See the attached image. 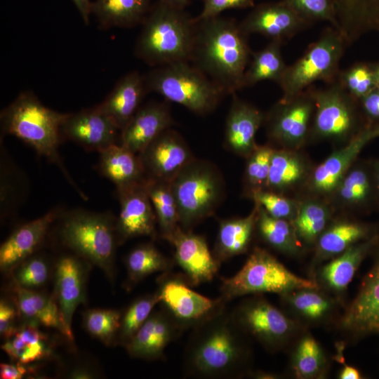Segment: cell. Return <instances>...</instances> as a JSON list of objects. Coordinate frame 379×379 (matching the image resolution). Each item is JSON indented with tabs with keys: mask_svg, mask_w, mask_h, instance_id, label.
<instances>
[{
	"mask_svg": "<svg viewBox=\"0 0 379 379\" xmlns=\"http://www.w3.org/2000/svg\"><path fill=\"white\" fill-rule=\"evenodd\" d=\"M192 329L183 355L185 376L235 378L252 371L248 335L226 307Z\"/></svg>",
	"mask_w": 379,
	"mask_h": 379,
	"instance_id": "cell-1",
	"label": "cell"
},
{
	"mask_svg": "<svg viewBox=\"0 0 379 379\" xmlns=\"http://www.w3.org/2000/svg\"><path fill=\"white\" fill-rule=\"evenodd\" d=\"M196 19V18H195ZM190 60L225 95L244 88V77L253 52L246 34L234 18L197 20Z\"/></svg>",
	"mask_w": 379,
	"mask_h": 379,
	"instance_id": "cell-2",
	"label": "cell"
},
{
	"mask_svg": "<svg viewBox=\"0 0 379 379\" xmlns=\"http://www.w3.org/2000/svg\"><path fill=\"white\" fill-rule=\"evenodd\" d=\"M66 115L45 106L32 92L23 91L1 110V127L3 133L17 137L57 165L79 194L86 199L59 154V145L62 141L60 128Z\"/></svg>",
	"mask_w": 379,
	"mask_h": 379,
	"instance_id": "cell-3",
	"label": "cell"
},
{
	"mask_svg": "<svg viewBox=\"0 0 379 379\" xmlns=\"http://www.w3.org/2000/svg\"><path fill=\"white\" fill-rule=\"evenodd\" d=\"M141 25L134 48L138 58L153 67L190 62L197 21L185 9L157 1Z\"/></svg>",
	"mask_w": 379,
	"mask_h": 379,
	"instance_id": "cell-4",
	"label": "cell"
},
{
	"mask_svg": "<svg viewBox=\"0 0 379 379\" xmlns=\"http://www.w3.org/2000/svg\"><path fill=\"white\" fill-rule=\"evenodd\" d=\"M225 180L212 162L194 158L171 182L182 230L192 229L213 215L225 195Z\"/></svg>",
	"mask_w": 379,
	"mask_h": 379,
	"instance_id": "cell-5",
	"label": "cell"
},
{
	"mask_svg": "<svg viewBox=\"0 0 379 379\" xmlns=\"http://www.w3.org/2000/svg\"><path fill=\"white\" fill-rule=\"evenodd\" d=\"M145 77L148 93H156L166 100L201 116L214 111L226 95L218 86L188 61L155 67Z\"/></svg>",
	"mask_w": 379,
	"mask_h": 379,
	"instance_id": "cell-6",
	"label": "cell"
},
{
	"mask_svg": "<svg viewBox=\"0 0 379 379\" xmlns=\"http://www.w3.org/2000/svg\"><path fill=\"white\" fill-rule=\"evenodd\" d=\"M60 235L74 254L100 267L109 278L119 246L116 218L109 213L76 209L61 214Z\"/></svg>",
	"mask_w": 379,
	"mask_h": 379,
	"instance_id": "cell-7",
	"label": "cell"
},
{
	"mask_svg": "<svg viewBox=\"0 0 379 379\" xmlns=\"http://www.w3.org/2000/svg\"><path fill=\"white\" fill-rule=\"evenodd\" d=\"M300 288H320L314 279L301 277L286 267L267 251L255 247L234 276L222 278L220 295L227 302L248 295H281Z\"/></svg>",
	"mask_w": 379,
	"mask_h": 379,
	"instance_id": "cell-8",
	"label": "cell"
},
{
	"mask_svg": "<svg viewBox=\"0 0 379 379\" xmlns=\"http://www.w3.org/2000/svg\"><path fill=\"white\" fill-rule=\"evenodd\" d=\"M309 88L315 105L309 141H327L339 147L371 124L366 121L359 100L336 80L324 88Z\"/></svg>",
	"mask_w": 379,
	"mask_h": 379,
	"instance_id": "cell-9",
	"label": "cell"
},
{
	"mask_svg": "<svg viewBox=\"0 0 379 379\" xmlns=\"http://www.w3.org/2000/svg\"><path fill=\"white\" fill-rule=\"evenodd\" d=\"M348 44L333 27L323 30L304 54L291 65H287L278 83L283 101L301 93L318 81L333 83L340 71V62Z\"/></svg>",
	"mask_w": 379,
	"mask_h": 379,
	"instance_id": "cell-10",
	"label": "cell"
},
{
	"mask_svg": "<svg viewBox=\"0 0 379 379\" xmlns=\"http://www.w3.org/2000/svg\"><path fill=\"white\" fill-rule=\"evenodd\" d=\"M231 312L239 327L271 352L285 347L300 328L296 321L260 294L244 299Z\"/></svg>",
	"mask_w": 379,
	"mask_h": 379,
	"instance_id": "cell-11",
	"label": "cell"
},
{
	"mask_svg": "<svg viewBox=\"0 0 379 379\" xmlns=\"http://www.w3.org/2000/svg\"><path fill=\"white\" fill-rule=\"evenodd\" d=\"M314 108L310 88L290 100H279L265 113L270 140L278 148L301 149L309 142Z\"/></svg>",
	"mask_w": 379,
	"mask_h": 379,
	"instance_id": "cell-12",
	"label": "cell"
},
{
	"mask_svg": "<svg viewBox=\"0 0 379 379\" xmlns=\"http://www.w3.org/2000/svg\"><path fill=\"white\" fill-rule=\"evenodd\" d=\"M158 283L159 303L185 331L201 323L227 303L221 296L211 299L193 291L183 274L166 272Z\"/></svg>",
	"mask_w": 379,
	"mask_h": 379,
	"instance_id": "cell-13",
	"label": "cell"
},
{
	"mask_svg": "<svg viewBox=\"0 0 379 379\" xmlns=\"http://www.w3.org/2000/svg\"><path fill=\"white\" fill-rule=\"evenodd\" d=\"M376 125L369 124L348 143L336 147L321 163L314 166L304 188L307 194L305 197L328 200L362 149L378 137Z\"/></svg>",
	"mask_w": 379,
	"mask_h": 379,
	"instance_id": "cell-14",
	"label": "cell"
},
{
	"mask_svg": "<svg viewBox=\"0 0 379 379\" xmlns=\"http://www.w3.org/2000/svg\"><path fill=\"white\" fill-rule=\"evenodd\" d=\"M373 252V263L338 321L340 331L352 338L379 334V242Z\"/></svg>",
	"mask_w": 379,
	"mask_h": 379,
	"instance_id": "cell-15",
	"label": "cell"
},
{
	"mask_svg": "<svg viewBox=\"0 0 379 379\" xmlns=\"http://www.w3.org/2000/svg\"><path fill=\"white\" fill-rule=\"evenodd\" d=\"M147 178L171 182L195 157L184 138L169 128L139 154Z\"/></svg>",
	"mask_w": 379,
	"mask_h": 379,
	"instance_id": "cell-16",
	"label": "cell"
},
{
	"mask_svg": "<svg viewBox=\"0 0 379 379\" xmlns=\"http://www.w3.org/2000/svg\"><path fill=\"white\" fill-rule=\"evenodd\" d=\"M145 182L117 189L120 205L116 218L119 245L135 237H157V218Z\"/></svg>",
	"mask_w": 379,
	"mask_h": 379,
	"instance_id": "cell-17",
	"label": "cell"
},
{
	"mask_svg": "<svg viewBox=\"0 0 379 379\" xmlns=\"http://www.w3.org/2000/svg\"><path fill=\"white\" fill-rule=\"evenodd\" d=\"M88 262L75 255L59 258L55 269L53 297L58 305L65 337L73 340L72 322L78 306L86 302V283Z\"/></svg>",
	"mask_w": 379,
	"mask_h": 379,
	"instance_id": "cell-18",
	"label": "cell"
},
{
	"mask_svg": "<svg viewBox=\"0 0 379 379\" xmlns=\"http://www.w3.org/2000/svg\"><path fill=\"white\" fill-rule=\"evenodd\" d=\"M120 130L96 106L67 113L60 128L62 140H69L86 151L100 152L117 144Z\"/></svg>",
	"mask_w": 379,
	"mask_h": 379,
	"instance_id": "cell-19",
	"label": "cell"
},
{
	"mask_svg": "<svg viewBox=\"0 0 379 379\" xmlns=\"http://www.w3.org/2000/svg\"><path fill=\"white\" fill-rule=\"evenodd\" d=\"M239 25L248 36L258 34L282 43L311 25L282 0L258 5Z\"/></svg>",
	"mask_w": 379,
	"mask_h": 379,
	"instance_id": "cell-20",
	"label": "cell"
},
{
	"mask_svg": "<svg viewBox=\"0 0 379 379\" xmlns=\"http://www.w3.org/2000/svg\"><path fill=\"white\" fill-rule=\"evenodd\" d=\"M168 242L174 246L175 260L191 286L213 280L220 265L204 237L180 227Z\"/></svg>",
	"mask_w": 379,
	"mask_h": 379,
	"instance_id": "cell-21",
	"label": "cell"
},
{
	"mask_svg": "<svg viewBox=\"0 0 379 379\" xmlns=\"http://www.w3.org/2000/svg\"><path fill=\"white\" fill-rule=\"evenodd\" d=\"M184 331L175 319L161 306V310L152 311L125 348L133 358L161 359L166 347Z\"/></svg>",
	"mask_w": 379,
	"mask_h": 379,
	"instance_id": "cell-22",
	"label": "cell"
},
{
	"mask_svg": "<svg viewBox=\"0 0 379 379\" xmlns=\"http://www.w3.org/2000/svg\"><path fill=\"white\" fill-rule=\"evenodd\" d=\"M61 214L60 208H54L15 230L1 245V270L10 272L33 255L44 241L52 224Z\"/></svg>",
	"mask_w": 379,
	"mask_h": 379,
	"instance_id": "cell-23",
	"label": "cell"
},
{
	"mask_svg": "<svg viewBox=\"0 0 379 379\" xmlns=\"http://www.w3.org/2000/svg\"><path fill=\"white\" fill-rule=\"evenodd\" d=\"M232 95L225 121L224 143L229 151L246 159L258 145L255 135L263 124L265 113L239 98L236 93Z\"/></svg>",
	"mask_w": 379,
	"mask_h": 379,
	"instance_id": "cell-24",
	"label": "cell"
},
{
	"mask_svg": "<svg viewBox=\"0 0 379 379\" xmlns=\"http://www.w3.org/2000/svg\"><path fill=\"white\" fill-rule=\"evenodd\" d=\"M174 121L166 102H150L140 106L120 133V144L139 154Z\"/></svg>",
	"mask_w": 379,
	"mask_h": 379,
	"instance_id": "cell-25",
	"label": "cell"
},
{
	"mask_svg": "<svg viewBox=\"0 0 379 379\" xmlns=\"http://www.w3.org/2000/svg\"><path fill=\"white\" fill-rule=\"evenodd\" d=\"M379 242V232L359 241L321 265L314 279L337 295L344 293L363 260Z\"/></svg>",
	"mask_w": 379,
	"mask_h": 379,
	"instance_id": "cell-26",
	"label": "cell"
},
{
	"mask_svg": "<svg viewBox=\"0 0 379 379\" xmlns=\"http://www.w3.org/2000/svg\"><path fill=\"white\" fill-rule=\"evenodd\" d=\"M148 93L145 75L138 71L130 72L119 80L96 107L123 130L141 106Z\"/></svg>",
	"mask_w": 379,
	"mask_h": 379,
	"instance_id": "cell-27",
	"label": "cell"
},
{
	"mask_svg": "<svg viewBox=\"0 0 379 379\" xmlns=\"http://www.w3.org/2000/svg\"><path fill=\"white\" fill-rule=\"evenodd\" d=\"M378 232L370 225L347 218L335 217L314 246L312 270L340 255L351 246Z\"/></svg>",
	"mask_w": 379,
	"mask_h": 379,
	"instance_id": "cell-28",
	"label": "cell"
},
{
	"mask_svg": "<svg viewBox=\"0 0 379 379\" xmlns=\"http://www.w3.org/2000/svg\"><path fill=\"white\" fill-rule=\"evenodd\" d=\"M313 168L309 157L300 149L275 147L266 190L286 196L303 190Z\"/></svg>",
	"mask_w": 379,
	"mask_h": 379,
	"instance_id": "cell-29",
	"label": "cell"
},
{
	"mask_svg": "<svg viewBox=\"0 0 379 379\" xmlns=\"http://www.w3.org/2000/svg\"><path fill=\"white\" fill-rule=\"evenodd\" d=\"M333 2L337 30L348 46L368 32L379 31V0H333Z\"/></svg>",
	"mask_w": 379,
	"mask_h": 379,
	"instance_id": "cell-30",
	"label": "cell"
},
{
	"mask_svg": "<svg viewBox=\"0 0 379 379\" xmlns=\"http://www.w3.org/2000/svg\"><path fill=\"white\" fill-rule=\"evenodd\" d=\"M375 199L372 166L356 161L330 197L335 210H354L366 206Z\"/></svg>",
	"mask_w": 379,
	"mask_h": 379,
	"instance_id": "cell-31",
	"label": "cell"
},
{
	"mask_svg": "<svg viewBox=\"0 0 379 379\" xmlns=\"http://www.w3.org/2000/svg\"><path fill=\"white\" fill-rule=\"evenodd\" d=\"M258 206L245 217L222 220L213 252L217 262L221 265L228 259L246 253L256 230Z\"/></svg>",
	"mask_w": 379,
	"mask_h": 379,
	"instance_id": "cell-32",
	"label": "cell"
},
{
	"mask_svg": "<svg viewBox=\"0 0 379 379\" xmlns=\"http://www.w3.org/2000/svg\"><path fill=\"white\" fill-rule=\"evenodd\" d=\"M99 170L117 189L142 183L146 175L140 158L121 144L99 152Z\"/></svg>",
	"mask_w": 379,
	"mask_h": 379,
	"instance_id": "cell-33",
	"label": "cell"
},
{
	"mask_svg": "<svg viewBox=\"0 0 379 379\" xmlns=\"http://www.w3.org/2000/svg\"><path fill=\"white\" fill-rule=\"evenodd\" d=\"M152 4L151 0H95L93 14L102 29L141 25Z\"/></svg>",
	"mask_w": 379,
	"mask_h": 379,
	"instance_id": "cell-34",
	"label": "cell"
},
{
	"mask_svg": "<svg viewBox=\"0 0 379 379\" xmlns=\"http://www.w3.org/2000/svg\"><path fill=\"white\" fill-rule=\"evenodd\" d=\"M15 304L19 316L25 322L55 328L65 336L58 305L54 297L13 286Z\"/></svg>",
	"mask_w": 379,
	"mask_h": 379,
	"instance_id": "cell-35",
	"label": "cell"
},
{
	"mask_svg": "<svg viewBox=\"0 0 379 379\" xmlns=\"http://www.w3.org/2000/svg\"><path fill=\"white\" fill-rule=\"evenodd\" d=\"M335 211L331 202L326 199L314 197L300 198L298 211L292 224L301 244L314 246L333 219Z\"/></svg>",
	"mask_w": 379,
	"mask_h": 379,
	"instance_id": "cell-36",
	"label": "cell"
},
{
	"mask_svg": "<svg viewBox=\"0 0 379 379\" xmlns=\"http://www.w3.org/2000/svg\"><path fill=\"white\" fill-rule=\"evenodd\" d=\"M1 349L12 361L24 365L43 359L51 352L47 336L37 325L27 322L5 340Z\"/></svg>",
	"mask_w": 379,
	"mask_h": 379,
	"instance_id": "cell-37",
	"label": "cell"
},
{
	"mask_svg": "<svg viewBox=\"0 0 379 379\" xmlns=\"http://www.w3.org/2000/svg\"><path fill=\"white\" fill-rule=\"evenodd\" d=\"M281 298L298 317L313 324L328 318L336 306V300L320 288L297 289L281 295Z\"/></svg>",
	"mask_w": 379,
	"mask_h": 379,
	"instance_id": "cell-38",
	"label": "cell"
},
{
	"mask_svg": "<svg viewBox=\"0 0 379 379\" xmlns=\"http://www.w3.org/2000/svg\"><path fill=\"white\" fill-rule=\"evenodd\" d=\"M145 186L156 215L160 236L168 241L180 227L171 182L146 178Z\"/></svg>",
	"mask_w": 379,
	"mask_h": 379,
	"instance_id": "cell-39",
	"label": "cell"
},
{
	"mask_svg": "<svg viewBox=\"0 0 379 379\" xmlns=\"http://www.w3.org/2000/svg\"><path fill=\"white\" fill-rule=\"evenodd\" d=\"M256 204L258 206L256 230L262 239L280 253L290 256L299 255L302 244L296 235L292 222L270 215Z\"/></svg>",
	"mask_w": 379,
	"mask_h": 379,
	"instance_id": "cell-40",
	"label": "cell"
},
{
	"mask_svg": "<svg viewBox=\"0 0 379 379\" xmlns=\"http://www.w3.org/2000/svg\"><path fill=\"white\" fill-rule=\"evenodd\" d=\"M283 44L271 40L262 49L253 53L244 74V88L266 80L279 82L287 67L281 55Z\"/></svg>",
	"mask_w": 379,
	"mask_h": 379,
	"instance_id": "cell-41",
	"label": "cell"
},
{
	"mask_svg": "<svg viewBox=\"0 0 379 379\" xmlns=\"http://www.w3.org/2000/svg\"><path fill=\"white\" fill-rule=\"evenodd\" d=\"M328 362L323 349L310 334L298 340L291 357V367L299 379L321 378L325 376Z\"/></svg>",
	"mask_w": 379,
	"mask_h": 379,
	"instance_id": "cell-42",
	"label": "cell"
},
{
	"mask_svg": "<svg viewBox=\"0 0 379 379\" xmlns=\"http://www.w3.org/2000/svg\"><path fill=\"white\" fill-rule=\"evenodd\" d=\"M128 281L135 284L156 272H168L172 262L153 244H141L133 249L126 260Z\"/></svg>",
	"mask_w": 379,
	"mask_h": 379,
	"instance_id": "cell-43",
	"label": "cell"
},
{
	"mask_svg": "<svg viewBox=\"0 0 379 379\" xmlns=\"http://www.w3.org/2000/svg\"><path fill=\"white\" fill-rule=\"evenodd\" d=\"M275 147L271 145H257L246 158L244 173V191L249 197L253 192L266 190L270 163Z\"/></svg>",
	"mask_w": 379,
	"mask_h": 379,
	"instance_id": "cell-44",
	"label": "cell"
},
{
	"mask_svg": "<svg viewBox=\"0 0 379 379\" xmlns=\"http://www.w3.org/2000/svg\"><path fill=\"white\" fill-rule=\"evenodd\" d=\"M159 303L157 291L135 300L121 314L117 343L125 347Z\"/></svg>",
	"mask_w": 379,
	"mask_h": 379,
	"instance_id": "cell-45",
	"label": "cell"
},
{
	"mask_svg": "<svg viewBox=\"0 0 379 379\" xmlns=\"http://www.w3.org/2000/svg\"><path fill=\"white\" fill-rule=\"evenodd\" d=\"M121 312L111 309H91L83 314V325L93 337L106 345L117 343Z\"/></svg>",
	"mask_w": 379,
	"mask_h": 379,
	"instance_id": "cell-46",
	"label": "cell"
},
{
	"mask_svg": "<svg viewBox=\"0 0 379 379\" xmlns=\"http://www.w3.org/2000/svg\"><path fill=\"white\" fill-rule=\"evenodd\" d=\"M337 82L353 98L359 100L376 88L372 63L359 62L340 70Z\"/></svg>",
	"mask_w": 379,
	"mask_h": 379,
	"instance_id": "cell-47",
	"label": "cell"
},
{
	"mask_svg": "<svg viewBox=\"0 0 379 379\" xmlns=\"http://www.w3.org/2000/svg\"><path fill=\"white\" fill-rule=\"evenodd\" d=\"M249 198L260 206L270 215L291 222L297 215L300 205L299 198L269 190L256 191Z\"/></svg>",
	"mask_w": 379,
	"mask_h": 379,
	"instance_id": "cell-48",
	"label": "cell"
},
{
	"mask_svg": "<svg viewBox=\"0 0 379 379\" xmlns=\"http://www.w3.org/2000/svg\"><path fill=\"white\" fill-rule=\"evenodd\" d=\"M14 284L31 290L44 286L50 277L46 260L40 256L28 258L13 270Z\"/></svg>",
	"mask_w": 379,
	"mask_h": 379,
	"instance_id": "cell-49",
	"label": "cell"
},
{
	"mask_svg": "<svg viewBox=\"0 0 379 379\" xmlns=\"http://www.w3.org/2000/svg\"><path fill=\"white\" fill-rule=\"evenodd\" d=\"M282 1L310 25L326 21L337 29L338 23L333 0Z\"/></svg>",
	"mask_w": 379,
	"mask_h": 379,
	"instance_id": "cell-50",
	"label": "cell"
},
{
	"mask_svg": "<svg viewBox=\"0 0 379 379\" xmlns=\"http://www.w3.org/2000/svg\"><path fill=\"white\" fill-rule=\"evenodd\" d=\"M253 7V0H204L202 11L195 18L197 20H205L218 16L226 10Z\"/></svg>",
	"mask_w": 379,
	"mask_h": 379,
	"instance_id": "cell-51",
	"label": "cell"
},
{
	"mask_svg": "<svg viewBox=\"0 0 379 379\" xmlns=\"http://www.w3.org/2000/svg\"><path fill=\"white\" fill-rule=\"evenodd\" d=\"M19 313L15 304L6 299L0 302V334L4 340L9 338L17 331Z\"/></svg>",
	"mask_w": 379,
	"mask_h": 379,
	"instance_id": "cell-52",
	"label": "cell"
},
{
	"mask_svg": "<svg viewBox=\"0 0 379 379\" xmlns=\"http://www.w3.org/2000/svg\"><path fill=\"white\" fill-rule=\"evenodd\" d=\"M366 121L371 124H379V90L375 88L359 100Z\"/></svg>",
	"mask_w": 379,
	"mask_h": 379,
	"instance_id": "cell-53",
	"label": "cell"
},
{
	"mask_svg": "<svg viewBox=\"0 0 379 379\" xmlns=\"http://www.w3.org/2000/svg\"><path fill=\"white\" fill-rule=\"evenodd\" d=\"M24 364L16 363L0 365V378L1 379H20L27 373L28 370Z\"/></svg>",
	"mask_w": 379,
	"mask_h": 379,
	"instance_id": "cell-54",
	"label": "cell"
},
{
	"mask_svg": "<svg viewBox=\"0 0 379 379\" xmlns=\"http://www.w3.org/2000/svg\"><path fill=\"white\" fill-rule=\"evenodd\" d=\"M76 8L79 11L81 17L85 23L88 25L89 24L90 16L91 15V4L90 0H72Z\"/></svg>",
	"mask_w": 379,
	"mask_h": 379,
	"instance_id": "cell-55",
	"label": "cell"
},
{
	"mask_svg": "<svg viewBox=\"0 0 379 379\" xmlns=\"http://www.w3.org/2000/svg\"><path fill=\"white\" fill-rule=\"evenodd\" d=\"M338 378L340 379H360L361 375L356 368L345 365L340 371Z\"/></svg>",
	"mask_w": 379,
	"mask_h": 379,
	"instance_id": "cell-56",
	"label": "cell"
},
{
	"mask_svg": "<svg viewBox=\"0 0 379 379\" xmlns=\"http://www.w3.org/2000/svg\"><path fill=\"white\" fill-rule=\"evenodd\" d=\"M371 166L375 187V200L379 204V160L373 161Z\"/></svg>",
	"mask_w": 379,
	"mask_h": 379,
	"instance_id": "cell-57",
	"label": "cell"
},
{
	"mask_svg": "<svg viewBox=\"0 0 379 379\" xmlns=\"http://www.w3.org/2000/svg\"><path fill=\"white\" fill-rule=\"evenodd\" d=\"M159 1L169 6L185 9L190 4V0H158Z\"/></svg>",
	"mask_w": 379,
	"mask_h": 379,
	"instance_id": "cell-58",
	"label": "cell"
},
{
	"mask_svg": "<svg viewBox=\"0 0 379 379\" xmlns=\"http://www.w3.org/2000/svg\"><path fill=\"white\" fill-rule=\"evenodd\" d=\"M372 65L375 80V87L379 90V61L372 63Z\"/></svg>",
	"mask_w": 379,
	"mask_h": 379,
	"instance_id": "cell-59",
	"label": "cell"
},
{
	"mask_svg": "<svg viewBox=\"0 0 379 379\" xmlns=\"http://www.w3.org/2000/svg\"><path fill=\"white\" fill-rule=\"evenodd\" d=\"M376 128H377L378 136L379 137V124H377Z\"/></svg>",
	"mask_w": 379,
	"mask_h": 379,
	"instance_id": "cell-60",
	"label": "cell"
},
{
	"mask_svg": "<svg viewBox=\"0 0 379 379\" xmlns=\"http://www.w3.org/2000/svg\"><path fill=\"white\" fill-rule=\"evenodd\" d=\"M379 32V31H378Z\"/></svg>",
	"mask_w": 379,
	"mask_h": 379,
	"instance_id": "cell-61",
	"label": "cell"
}]
</instances>
